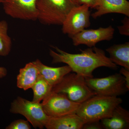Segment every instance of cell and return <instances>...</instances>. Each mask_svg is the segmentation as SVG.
Masks as SVG:
<instances>
[{"mask_svg":"<svg viewBox=\"0 0 129 129\" xmlns=\"http://www.w3.org/2000/svg\"><path fill=\"white\" fill-rule=\"evenodd\" d=\"M52 47L57 51L50 50L49 54L52 58V63H65L71 68L72 72L85 78H93L92 73L100 67L113 69L117 68V66L106 56L103 50L95 46L80 49L81 52L76 54L68 53L56 46Z\"/></svg>","mask_w":129,"mask_h":129,"instance_id":"1","label":"cell"},{"mask_svg":"<svg viewBox=\"0 0 129 129\" xmlns=\"http://www.w3.org/2000/svg\"><path fill=\"white\" fill-rule=\"evenodd\" d=\"M123 102L118 97L96 94L81 103L76 111L85 122L110 117L115 108Z\"/></svg>","mask_w":129,"mask_h":129,"instance_id":"2","label":"cell"},{"mask_svg":"<svg viewBox=\"0 0 129 129\" xmlns=\"http://www.w3.org/2000/svg\"><path fill=\"white\" fill-rule=\"evenodd\" d=\"M37 20L46 25H62L69 12L79 6L74 0H37Z\"/></svg>","mask_w":129,"mask_h":129,"instance_id":"3","label":"cell"},{"mask_svg":"<svg viewBox=\"0 0 129 129\" xmlns=\"http://www.w3.org/2000/svg\"><path fill=\"white\" fill-rule=\"evenodd\" d=\"M52 91L65 94L70 100L79 104L96 94L87 85L85 78L75 73L65 75Z\"/></svg>","mask_w":129,"mask_h":129,"instance_id":"4","label":"cell"},{"mask_svg":"<svg viewBox=\"0 0 129 129\" xmlns=\"http://www.w3.org/2000/svg\"><path fill=\"white\" fill-rule=\"evenodd\" d=\"M9 111L12 113L23 115L35 128L45 127L49 118L41 103L30 101L20 96L12 102Z\"/></svg>","mask_w":129,"mask_h":129,"instance_id":"5","label":"cell"},{"mask_svg":"<svg viewBox=\"0 0 129 129\" xmlns=\"http://www.w3.org/2000/svg\"><path fill=\"white\" fill-rule=\"evenodd\" d=\"M87 85L96 94L117 97L129 90L124 78L115 73L104 78H85Z\"/></svg>","mask_w":129,"mask_h":129,"instance_id":"6","label":"cell"},{"mask_svg":"<svg viewBox=\"0 0 129 129\" xmlns=\"http://www.w3.org/2000/svg\"><path fill=\"white\" fill-rule=\"evenodd\" d=\"M41 104L47 115L52 117L76 113L80 104L72 101L65 94L52 91Z\"/></svg>","mask_w":129,"mask_h":129,"instance_id":"7","label":"cell"},{"mask_svg":"<svg viewBox=\"0 0 129 129\" xmlns=\"http://www.w3.org/2000/svg\"><path fill=\"white\" fill-rule=\"evenodd\" d=\"M90 8L81 5L73 8L67 15L63 23V33L70 37L89 27L90 25Z\"/></svg>","mask_w":129,"mask_h":129,"instance_id":"8","label":"cell"},{"mask_svg":"<svg viewBox=\"0 0 129 129\" xmlns=\"http://www.w3.org/2000/svg\"><path fill=\"white\" fill-rule=\"evenodd\" d=\"M37 0H3V10L11 17L26 21L37 20Z\"/></svg>","mask_w":129,"mask_h":129,"instance_id":"9","label":"cell"},{"mask_svg":"<svg viewBox=\"0 0 129 129\" xmlns=\"http://www.w3.org/2000/svg\"><path fill=\"white\" fill-rule=\"evenodd\" d=\"M114 31L112 25L106 28L101 27L96 29H84L70 38L74 46L84 45L91 48L95 46L100 42L112 39Z\"/></svg>","mask_w":129,"mask_h":129,"instance_id":"10","label":"cell"},{"mask_svg":"<svg viewBox=\"0 0 129 129\" xmlns=\"http://www.w3.org/2000/svg\"><path fill=\"white\" fill-rule=\"evenodd\" d=\"M95 9L96 11L91 15L94 19L113 13L129 17V2L127 0H97Z\"/></svg>","mask_w":129,"mask_h":129,"instance_id":"11","label":"cell"},{"mask_svg":"<svg viewBox=\"0 0 129 129\" xmlns=\"http://www.w3.org/2000/svg\"><path fill=\"white\" fill-rule=\"evenodd\" d=\"M32 62L39 70L41 75L52 87L59 83L65 75L72 72L68 65L57 68L48 67L38 59Z\"/></svg>","mask_w":129,"mask_h":129,"instance_id":"12","label":"cell"},{"mask_svg":"<svg viewBox=\"0 0 129 129\" xmlns=\"http://www.w3.org/2000/svg\"><path fill=\"white\" fill-rule=\"evenodd\" d=\"M85 122L76 113L57 117H49L45 127L47 129H81Z\"/></svg>","mask_w":129,"mask_h":129,"instance_id":"13","label":"cell"},{"mask_svg":"<svg viewBox=\"0 0 129 129\" xmlns=\"http://www.w3.org/2000/svg\"><path fill=\"white\" fill-rule=\"evenodd\" d=\"M100 121L103 129H129V111L118 105L110 117L103 119Z\"/></svg>","mask_w":129,"mask_h":129,"instance_id":"14","label":"cell"},{"mask_svg":"<svg viewBox=\"0 0 129 129\" xmlns=\"http://www.w3.org/2000/svg\"><path fill=\"white\" fill-rule=\"evenodd\" d=\"M40 75L39 70L33 62L28 63L19 70L17 78V86L27 90L32 88Z\"/></svg>","mask_w":129,"mask_h":129,"instance_id":"15","label":"cell"},{"mask_svg":"<svg viewBox=\"0 0 129 129\" xmlns=\"http://www.w3.org/2000/svg\"><path fill=\"white\" fill-rule=\"evenodd\" d=\"M109 58L117 65L129 70V42L113 45L107 48Z\"/></svg>","mask_w":129,"mask_h":129,"instance_id":"16","label":"cell"},{"mask_svg":"<svg viewBox=\"0 0 129 129\" xmlns=\"http://www.w3.org/2000/svg\"><path fill=\"white\" fill-rule=\"evenodd\" d=\"M52 88V86L40 75L31 88L34 93L32 101L40 103L50 94Z\"/></svg>","mask_w":129,"mask_h":129,"instance_id":"17","label":"cell"},{"mask_svg":"<svg viewBox=\"0 0 129 129\" xmlns=\"http://www.w3.org/2000/svg\"><path fill=\"white\" fill-rule=\"evenodd\" d=\"M8 25L6 20L0 21V56H6L11 52V38L8 34Z\"/></svg>","mask_w":129,"mask_h":129,"instance_id":"18","label":"cell"},{"mask_svg":"<svg viewBox=\"0 0 129 129\" xmlns=\"http://www.w3.org/2000/svg\"><path fill=\"white\" fill-rule=\"evenodd\" d=\"M31 126L27 120L17 119L12 122L6 127V129H30Z\"/></svg>","mask_w":129,"mask_h":129,"instance_id":"19","label":"cell"},{"mask_svg":"<svg viewBox=\"0 0 129 129\" xmlns=\"http://www.w3.org/2000/svg\"><path fill=\"white\" fill-rule=\"evenodd\" d=\"M123 25L118 27L119 32L122 35L129 36V17L125 16L122 21Z\"/></svg>","mask_w":129,"mask_h":129,"instance_id":"20","label":"cell"},{"mask_svg":"<svg viewBox=\"0 0 129 129\" xmlns=\"http://www.w3.org/2000/svg\"><path fill=\"white\" fill-rule=\"evenodd\" d=\"M83 129H103L100 121H90L85 122L83 125Z\"/></svg>","mask_w":129,"mask_h":129,"instance_id":"21","label":"cell"},{"mask_svg":"<svg viewBox=\"0 0 129 129\" xmlns=\"http://www.w3.org/2000/svg\"><path fill=\"white\" fill-rule=\"evenodd\" d=\"M79 5H85L90 8H94L96 6L97 0H77Z\"/></svg>","mask_w":129,"mask_h":129,"instance_id":"22","label":"cell"},{"mask_svg":"<svg viewBox=\"0 0 129 129\" xmlns=\"http://www.w3.org/2000/svg\"><path fill=\"white\" fill-rule=\"evenodd\" d=\"M119 73L123 76L126 82V86L129 89V70L122 67Z\"/></svg>","mask_w":129,"mask_h":129,"instance_id":"23","label":"cell"},{"mask_svg":"<svg viewBox=\"0 0 129 129\" xmlns=\"http://www.w3.org/2000/svg\"><path fill=\"white\" fill-rule=\"evenodd\" d=\"M7 74V69L5 67H0V79L6 77Z\"/></svg>","mask_w":129,"mask_h":129,"instance_id":"24","label":"cell"},{"mask_svg":"<svg viewBox=\"0 0 129 129\" xmlns=\"http://www.w3.org/2000/svg\"><path fill=\"white\" fill-rule=\"evenodd\" d=\"M3 0H0V3H2Z\"/></svg>","mask_w":129,"mask_h":129,"instance_id":"25","label":"cell"},{"mask_svg":"<svg viewBox=\"0 0 129 129\" xmlns=\"http://www.w3.org/2000/svg\"><path fill=\"white\" fill-rule=\"evenodd\" d=\"M74 1H75L76 2H77V3H78V2H77V0H74Z\"/></svg>","mask_w":129,"mask_h":129,"instance_id":"26","label":"cell"}]
</instances>
